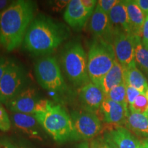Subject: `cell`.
Returning a JSON list of instances; mask_svg holds the SVG:
<instances>
[{
	"label": "cell",
	"instance_id": "cell-1",
	"mask_svg": "<svg viewBox=\"0 0 148 148\" xmlns=\"http://www.w3.org/2000/svg\"><path fill=\"white\" fill-rule=\"evenodd\" d=\"M70 34L66 25L40 14L29 25L24 37L23 47L32 54L46 56L56 50Z\"/></svg>",
	"mask_w": 148,
	"mask_h": 148
},
{
	"label": "cell",
	"instance_id": "cell-2",
	"mask_svg": "<svg viewBox=\"0 0 148 148\" xmlns=\"http://www.w3.org/2000/svg\"><path fill=\"white\" fill-rule=\"evenodd\" d=\"M34 12V2L17 0L0 14V45L5 50L11 51L20 47Z\"/></svg>",
	"mask_w": 148,
	"mask_h": 148
},
{
	"label": "cell",
	"instance_id": "cell-3",
	"mask_svg": "<svg viewBox=\"0 0 148 148\" xmlns=\"http://www.w3.org/2000/svg\"><path fill=\"white\" fill-rule=\"evenodd\" d=\"M33 115L55 141L62 143L74 140L71 116L60 104H56L51 101L46 110L36 112Z\"/></svg>",
	"mask_w": 148,
	"mask_h": 148
},
{
	"label": "cell",
	"instance_id": "cell-4",
	"mask_svg": "<svg viewBox=\"0 0 148 148\" xmlns=\"http://www.w3.org/2000/svg\"><path fill=\"white\" fill-rule=\"evenodd\" d=\"M60 62L68 79L75 87H82L90 81L87 68V56L81 43L71 40L61 51Z\"/></svg>",
	"mask_w": 148,
	"mask_h": 148
},
{
	"label": "cell",
	"instance_id": "cell-5",
	"mask_svg": "<svg viewBox=\"0 0 148 148\" xmlns=\"http://www.w3.org/2000/svg\"><path fill=\"white\" fill-rule=\"evenodd\" d=\"M116 60L112 43L101 38H94L87 56L88 73L90 82L99 86Z\"/></svg>",
	"mask_w": 148,
	"mask_h": 148
},
{
	"label": "cell",
	"instance_id": "cell-6",
	"mask_svg": "<svg viewBox=\"0 0 148 148\" xmlns=\"http://www.w3.org/2000/svg\"><path fill=\"white\" fill-rule=\"evenodd\" d=\"M34 73L37 82L47 91L54 92L58 97L69 92L55 57L46 56L38 59L34 64Z\"/></svg>",
	"mask_w": 148,
	"mask_h": 148
},
{
	"label": "cell",
	"instance_id": "cell-7",
	"mask_svg": "<svg viewBox=\"0 0 148 148\" xmlns=\"http://www.w3.org/2000/svg\"><path fill=\"white\" fill-rule=\"evenodd\" d=\"M27 87L26 71L20 64L10 60L0 80V101L5 104Z\"/></svg>",
	"mask_w": 148,
	"mask_h": 148
},
{
	"label": "cell",
	"instance_id": "cell-8",
	"mask_svg": "<svg viewBox=\"0 0 148 148\" xmlns=\"http://www.w3.org/2000/svg\"><path fill=\"white\" fill-rule=\"evenodd\" d=\"M71 119L73 127L74 140H89L95 138L102 129L97 114L88 111L73 110Z\"/></svg>",
	"mask_w": 148,
	"mask_h": 148
},
{
	"label": "cell",
	"instance_id": "cell-9",
	"mask_svg": "<svg viewBox=\"0 0 148 148\" xmlns=\"http://www.w3.org/2000/svg\"><path fill=\"white\" fill-rule=\"evenodd\" d=\"M112 45L116 59L125 69L134 61L135 36L125 32H116L113 34Z\"/></svg>",
	"mask_w": 148,
	"mask_h": 148
},
{
	"label": "cell",
	"instance_id": "cell-10",
	"mask_svg": "<svg viewBox=\"0 0 148 148\" xmlns=\"http://www.w3.org/2000/svg\"><path fill=\"white\" fill-rule=\"evenodd\" d=\"M106 95L97 84L89 82L80 88L79 101L82 110L95 113L99 112Z\"/></svg>",
	"mask_w": 148,
	"mask_h": 148
},
{
	"label": "cell",
	"instance_id": "cell-11",
	"mask_svg": "<svg viewBox=\"0 0 148 148\" xmlns=\"http://www.w3.org/2000/svg\"><path fill=\"white\" fill-rule=\"evenodd\" d=\"M39 100L36 88L27 86L5 105L12 112L34 114Z\"/></svg>",
	"mask_w": 148,
	"mask_h": 148
},
{
	"label": "cell",
	"instance_id": "cell-12",
	"mask_svg": "<svg viewBox=\"0 0 148 148\" xmlns=\"http://www.w3.org/2000/svg\"><path fill=\"white\" fill-rule=\"evenodd\" d=\"M92 12L85 8L81 0H71L67 3L63 17L70 27L77 31L84 27Z\"/></svg>",
	"mask_w": 148,
	"mask_h": 148
},
{
	"label": "cell",
	"instance_id": "cell-13",
	"mask_svg": "<svg viewBox=\"0 0 148 148\" xmlns=\"http://www.w3.org/2000/svg\"><path fill=\"white\" fill-rule=\"evenodd\" d=\"M89 28L95 38H99L112 43L113 38L108 15L96 5L89 23Z\"/></svg>",
	"mask_w": 148,
	"mask_h": 148
},
{
	"label": "cell",
	"instance_id": "cell-14",
	"mask_svg": "<svg viewBox=\"0 0 148 148\" xmlns=\"http://www.w3.org/2000/svg\"><path fill=\"white\" fill-rule=\"evenodd\" d=\"M128 108L123 105L105 97L99 112H101L103 121L108 124L115 126L125 125Z\"/></svg>",
	"mask_w": 148,
	"mask_h": 148
},
{
	"label": "cell",
	"instance_id": "cell-15",
	"mask_svg": "<svg viewBox=\"0 0 148 148\" xmlns=\"http://www.w3.org/2000/svg\"><path fill=\"white\" fill-rule=\"evenodd\" d=\"M107 141L110 142L116 148H140L141 142L123 126L113 125L103 136Z\"/></svg>",
	"mask_w": 148,
	"mask_h": 148
},
{
	"label": "cell",
	"instance_id": "cell-16",
	"mask_svg": "<svg viewBox=\"0 0 148 148\" xmlns=\"http://www.w3.org/2000/svg\"><path fill=\"white\" fill-rule=\"evenodd\" d=\"M11 119L14 125L29 137L42 140L40 131V127L41 126L33 114L12 112Z\"/></svg>",
	"mask_w": 148,
	"mask_h": 148
},
{
	"label": "cell",
	"instance_id": "cell-17",
	"mask_svg": "<svg viewBox=\"0 0 148 148\" xmlns=\"http://www.w3.org/2000/svg\"><path fill=\"white\" fill-rule=\"evenodd\" d=\"M113 34L116 32L132 34L125 1H119L108 14Z\"/></svg>",
	"mask_w": 148,
	"mask_h": 148
},
{
	"label": "cell",
	"instance_id": "cell-18",
	"mask_svg": "<svg viewBox=\"0 0 148 148\" xmlns=\"http://www.w3.org/2000/svg\"><path fill=\"white\" fill-rule=\"evenodd\" d=\"M125 3L132 34L141 38L142 29L146 16L136 4L135 0H126Z\"/></svg>",
	"mask_w": 148,
	"mask_h": 148
},
{
	"label": "cell",
	"instance_id": "cell-19",
	"mask_svg": "<svg viewBox=\"0 0 148 148\" xmlns=\"http://www.w3.org/2000/svg\"><path fill=\"white\" fill-rule=\"evenodd\" d=\"M123 82H125L124 69L116 60L111 69L101 79L99 86L106 95L111 89Z\"/></svg>",
	"mask_w": 148,
	"mask_h": 148
},
{
	"label": "cell",
	"instance_id": "cell-20",
	"mask_svg": "<svg viewBox=\"0 0 148 148\" xmlns=\"http://www.w3.org/2000/svg\"><path fill=\"white\" fill-rule=\"evenodd\" d=\"M125 125L137 136L148 138V117L145 114L128 109Z\"/></svg>",
	"mask_w": 148,
	"mask_h": 148
},
{
	"label": "cell",
	"instance_id": "cell-21",
	"mask_svg": "<svg viewBox=\"0 0 148 148\" xmlns=\"http://www.w3.org/2000/svg\"><path fill=\"white\" fill-rule=\"evenodd\" d=\"M125 84L136 88L140 92L146 93L148 88L147 79L136 66L135 61L124 69Z\"/></svg>",
	"mask_w": 148,
	"mask_h": 148
},
{
	"label": "cell",
	"instance_id": "cell-22",
	"mask_svg": "<svg viewBox=\"0 0 148 148\" xmlns=\"http://www.w3.org/2000/svg\"><path fill=\"white\" fill-rule=\"evenodd\" d=\"M134 61L136 64L148 74V48L143 45L141 38L135 36Z\"/></svg>",
	"mask_w": 148,
	"mask_h": 148
},
{
	"label": "cell",
	"instance_id": "cell-23",
	"mask_svg": "<svg viewBox=\"0 0 148 148\" xmlns=\"http://www.w3.org/2000/svg\"><path fill=\"white\" fill-rule=\"evenodd\" d=\"M106 97L108 98L110 100L115 101L116 103H119L120 104L123 105L125 108H128L125 82L111 89L108 93L106 95Z\"/></svg>",
	"mask_w": 148,
	"mask_h": 148
},
{
	"label": "cell",
	"instance_id": "cell-24",
	"mask_svg": "<svg viewBox=\"0 0 148 148\" xmlns=\"http://www.w3.org/2000/svg\"><path fill=\"white\" fill-rule=\"evenodd\" d=\"M130 110L147 115L148 113V99L146 93H140L136 97L131 106L128 107Z\"/></svg>",
	"mask_w": 148,
	"mask_h": 148
},
{
	"label": "cell",
	"instance_id": "cell-25",
	"mask_svg": "<svg viewBox=\"0 0 148 148\" xmlns=\"http://www.w3.org/2000/svg\"><path fill=\"white\" fill-rule=\"evenodd\" d=\"M11 127V122L6 110L0 106V130L7 132Z\"/></svg>",
	"mask_w": 148,
	"mask_h": 148
},
{
	"label": "cell",
	"instance_id": "cell-26",
	"mask_svg": "<svg viewBox=\"0 0 148 148\" xmlns=\"http://www.w3.org/2000/svg\"><path fill=\"white\" fill-rule=\"evenodd\" d=\"M118 2V0H99L97 1V6L108 15L109 12Z\"/></svg>",
	"mask_w": 148,
	"mask_h": 148
},
{
	"label": "cell",
	"instance_id": "cell-27",
	"mask_svg": "<svg viewBox=\"0 0 148 148\" xmlns=\"http://www.w3.org/2000/svg\"><path fill=\"white\" fill-rule=\"evenodd\" d=\"M140 93V92L136 90V88L126 84V95L128 107L134 103L135 99Z\"/></svg>",
	"mask_w": 148,
	"mask_h": 148
},
{
	"label": "cell",
	"instance_id": "cell-28",
	"mask_svg": "<svg viewBox=\"0 0 148 148\" xmlns=\"http://www.w3.org/2000/svg\"><path fill=\"white\" fill-rule=\"evenodd\" d=\"M90 148H110L104 138H96L91 140L90 143Z\"/></svg>",
	"mask_w": 148,
	"mask_h": 148
},
{
	"label": "cell",
	"instance_id": "cell-29",
	"mask_svg": "<svg viewBox=\"0 0 148 148\" xmlns=\"http://www.w3.org/2000/svg\"><path fill=\"white\" fill-rule=\"evenodd\" d=\"M141 40L143 45L148 48V16H145L143 29H142Z\"/></svg>",
	"mask_w": 148,
	"mask_h": 148
},
{
	"label": "cell",
	"instance_id": "cell-30",
	"mask_svg": "<svg viewBox=\"0 0 148 148\" xmlns=\"http://www.w3.org/2000/svg\"><path fill=\"white\" fill-rule=\"evenodd\" d=\"M10 62V60L0 55V80Z\"/></svg>",
	"mask_w": 148,
	"mask_h": 148
},
{
	"label": "cell",
	"instance_id": "cell-31",
	"mask_svg": "<svg viewBox=\"0 0 148 148\" xmlns=\"http://www.w3.org/2000/svg\"><path fill=\"white\" fill-rule=\"evenodd\" d=\"M0 148H19L11 140L5 137L0 138Z\"/></svg>",
	"mask_w": 148,
	"mask_h": 148
},
{
	"label": "cell",
	"instance_id": "cell-32",
	"mask_svg": "<svg viewBox=\"0 0 148 148\" xmlns=\"http://www.w3.org/2000/svg\"><path fill=\"white\" fill-rule=\"evenodd\" d=\"M82 5L85 7V8L88 10L93 12L95 10L96 5H97V1L95 0H81Z\"/></svg>",
	"mask_w": 148,
	"mask_h": 148
},
{
	"label": "cell",
	"instance_id": "cell-33",
	"mask_svg": "<svg viewBox=\"0 0 148 148\" xmlns=\"http://www.w3.org/2000/svg\"><path fill=\"white\" fill-rule=\"evenodd\" d=\"M135 1L145 15L148 16V0H135Z\"/></svg>",
	"mask_w": 148,
	"mask_h": 148
},
{
	"label": "cell",
	"instance_id": "cell-34",
	"mask_svg": "<svg viewBox=\"0 0 148 148\" xmlns=\"http://www.w3.org/2000/svg\"><path fill=\"white\" fill-rule=\"evenodd\" d=\"M13 1L8 0H0V14L10 5Z\"/></svg>",
	"mask_w": 148,
	"mask_h": 148
},
{
	"label": "cell",
	"instance_id": "cell-35",
	"mask_svg": "<svg viewBox=\"0 0 148 148\" xmlns=\"http://www.w3.org/2000/svg\"><path fill=\"white\" fill-rule=\"evenodd\" d=\"M141 142L140 148H148V138H145Z\"/></svg>",
	"mask_w": 148,
	"mask_h": 148
},
{
	"label": "cell",
	"instance_id": "cell-36",
	"mask_svg": "<svg viewBox=\"0 0 148 148\" xmlns=\"http://www.w3.org/2000/svg\"><path fill=\"white\" fill-rule=\"evenodd\" d=\"M79 148H90V144L87 141H84L79 145Z\"/></svg>",
	"mask_w": 148,
	"mask_h": 148
},
{
	"label": "cell",
	"instance_id": "cell-37",
	"mask_svg": "<svg viewBox=\"0 0 148 148\" xmlns=\"http://www.w3.org/2000/svg\"><path fill=\"white\" fill-rule=\"evenodd\" d=\"M18 147H19V148H30L29 147H28V146H27L26 144L23 143L19 144V145H18Z\"/></svg>",
	"mask_w": 148,
	"mask_h": 148
},
{
	"label": "cell",
	"instance_id": "cell-38",
	"mask_svg": "<svg viewBox=\"0 0 148 148\" xmlns=\"http://www.w3.org/2000/svg\"><path fill=\"white\" fill-rule=\"evenodd\" d=\"M104 139H105V138H104ZM106 141L107 142V143H108V144L109 145V146H110V148H116V146L114 145V144H112V143H110V142H109V141H107V140H106Z\"/></svg>",
	"mask_w": 148,
	"mask_h": 148
},
{
	"label": "cell",
	"instance_id": "cell-39",
	"mask_svg": "<svg viewBox=\"0 0 148 148\" xmlns=\"http://www.w3.org/2000/svg\"><path fill=\"white\" fill-rule=\"evenodd\" d=\"M146 95H147V99H148V88L147 90V92H146Z\"/></svg>",
	"mask_w": 148,
	"mask_h": 148
},
{
	"label": "cell",
	"instance_id": "cell-40",
	"mask_svg": "<svg viewBox=\"0 0 148 148\" xmlns=\"http://www.w3.org/2000/svg\"><path fill=\"white\" fill-rule=\"evenodd\" d=\"M0 106H1V101H0Z\"/></svg>",
	"mask_w": 148,
	"mask_h": 148
},
{
	"label": "cell",
	"instance_id": "cell-41",
	"mask_svg": "<svg viewBox=\"0 0 148 148\" xmlns=\"http://www.w3.org/2000/svg\"><path fill=\"white\" fill-rule=\"evenodd\" d=\"M147 117H148V113L147 114Z\"/></svg>",
	"mask_w": 148,
	"mask_h": 148
},
{
	"label": "cell",
	"instance_id": "cell-42",
	"mask_svg": "<svg viewBox=\"0 0 148 148\" xmlns=\"http://www.w3.org/2000/svg\"></svg>",
	"mask_w": 148,
	"mask_h": 148
}]
</instances>
